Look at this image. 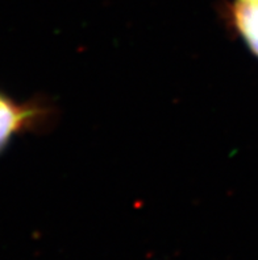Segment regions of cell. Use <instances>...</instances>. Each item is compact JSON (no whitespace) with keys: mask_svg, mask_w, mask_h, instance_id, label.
Instances as JSON below:
<instances>
[{"mask_svg":"<svg viewBox=\"0 0 258 260\" xmlns=\"http://www.w3.org/2000/svg\"><path fill=\"white\" fill-rule=\"evenodd\" d=\"M44 118L41 106L20 103L0 91V153L21 132L36 128Z\"/></svg>","mask_w":258,"mask_h":260,"instance_id":"1","label":"cell"},{"mask_svg":"<svg viewBox=\"0 0 258 260\" xmlns=\"http://www.w3.org/2000/svg\"><path fill=\"white\" fill-rule=\"evenodd\" d=\"M231 15L237 33L258 57V0H233Z\"/></svg>","mask_w":258,"mask_h":260,"instance_id":"2","label":"cell"}]
</instances>
